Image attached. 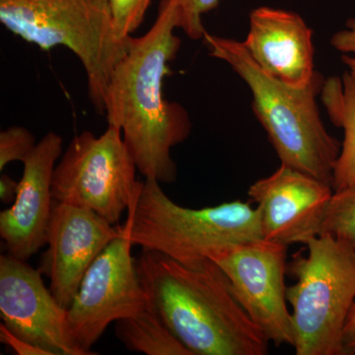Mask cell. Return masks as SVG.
<instances>
[{"instance_id":"1","label":"cell","mask_w":355,"mask_h":355,"mask_svg":"<svg viewBox=\"0 0 355 355\" xmlns=\"http://www.w3.org/2000/svg\"><path fill=\"white\" fill-rule=\"evenodd\" d=\"M176 28V4L162 0L150 30L139 38L130 37L104 100L108 125L121 128L140 174L166 184L177 179L172 148L188 139L191 128L186 110L167 101L163 93L168 64L181 44Z\"/></svg>"},{"instance_id":"2","label":"cell","mask_w":355,"mask_h":355,"mask_svg":"<svg viewBox=\"0 0 355 355\" xmlns=\"http://www.w3.org/2000/svg\"><path fill=\"white\" fill-rule=\"evenodd\" d=\"M135 261L149 304L193 355L268 354L270 340L216 263L189 268L151 250Z\"/></svg>"},{"instance_id":"3","label":"cell","mask_w":355,"mask_h":355,"mask_svg":"<svg viewBox=\"0 0 355 355\" xmlns=\"http://www.w3.org/2000/svg\"><path fill=\"white\" fill-rule=\"evenodd\" d=\"M202 39L209 55L230 65L251 90L254 114L282 164L333 187L334 168L342 144L326 130L318 110L323 76L317 72L308 85L293 87L261 70L242 42L207 32Z\"/></svg>"},{"instance_id":"4","label":"cell","mask_w":355,"mask_h":355,"mask_svg":"<svg viewBox=\"0 0 355 355\" xmlns=\"http://www.w3.org/2000/svg\"><path fill=\"white\" fill-rule=\"evenodd\" d=\"M0 22L43 51H71L85 69L93 106L105 113L107 86L130 38L116 35L110 0H0Z\"/></svg>"},{"instance_id":"5","label":"cell","mask_w":355,"mask_h":355,"mask_svg":"<svg viewBox=\"0 0 355 355\" xmlns=\"http://www.w3.org/2000/svg\"><path fill=\"white\" fill-rule=\"evenodd\" d=\"M157 180L146 179L128 209L125 225L133 246L151 250L198 268L207 252L225 245L263 239L258 207L241 200L193 209L168 198Z\"/></svg>"},{"instance_id":"6","label":"cell","mask_w":355,"mask_h":355,"mask_svg":"<svg viewBox=\"0 0 355 355\" xmlns=\"http://www.w3.org/2000/svg\"><path fill=\"white\" fill-rule=\"evenodd\" d=\"M294 256L287 287L297 355H343V333L355 302V248L330 234L312 238Z\"/></svg>"},{"instance_id":"7","label":"cell","mask_w":355,"mask_h":355,"mask_svg":"<svg viewBox=\"0 0 355 355\" xmlns=\"http://www.w3.org/2000/svg\"><path fill=\"white\" fill-rule=\"evenodd\" d=\"M137 171L120 128L108 125L100 137L83 132L57 163L51 193L57 202L92 210L118 225L141 188Z\"/></svg>"},{"instance_id":"8","label":"cell","mask_w":355,"mask_h":355,"mask_svg":"<svg viewBox=\"0 0 355 355\" xmlns=\"http://www.w3.org/2000/svg\"><path fill=\"white\" fill-rule=\"evenodd\" d=\"M287 247L266 239L250 240L205 254L226 275L243 309L277 347H293L294 343L287 308Z\"/></svg>"},{"instance_id":"9","label":"cell","mask_w":355,"mask_h":355,"mask_svg":"<svg viewBox=\"0 0 355 355\" xmlns=\"http://www.w3.org/2000/svg\"><path fill=\"white\" fill-rule=\"evenodd\" d=\"M128 226L96 258L67 308L70 330L89 354L107 328L135 316L148 305V298L132 258Z\"/></svg>"},{"instance_id":"10","label":"cell","mask_w":355,"mask_h":355,"mask_svg":"<svg viewBox=\"0 0 355 355\" xmlns=\"http://www.w3.org/2000/svg\"><path fill=\"white\" fill-rule=\"evenodd\" d=\"M0 316L14 335L53 355H90L72 335L67 308L44 286L41 272L9 254L0 257Z\"/></svg>"},{"instance_id":"11","label":"cell","mask_w":355,"mask_h":355,"mask_svg":"<svg viewBox=\"0 0 355 355\" xmlns=\"http://www.w3.org/2000/svg\"><path fill=\"white\" fill-rule=\"evenodd\" d=\"M120 233L121 225L92 210L53 200L48 248L39 270L50 279L51 293L64 307H69L88 268Z\"/></svg>"},{"instance_id":"12","label":"cell","mask_w":355,"mask_h":355,"mask_svg":"<svg viewBox=\"0 0 355 355\" xmlns=\"http://www.w3.org/2000/svg\"><path fill=\"white\" fill-rule=\"evenodd\" d=\"M333 193L331 184L284 164L248 191L260 210L263 239L286 246L321 234Z\"/></svg>"},{"instance_id":"13","label":"cell","mask_w":355,"mask_h":355,"mask_svg":"<svg viewBox=\"0 0 355 355\" xmlns=\"http://www.w3.org/2000/svg\"><path fill=\"white\" fill-rule=\"evenodd\" d=\"M62 155V137L46 133L23 162L24 172L12 207L0 212V237L8 254L19 260H29L46 244L53 172Z\"/></svg>"},{"instance_id":"14","label":"cell","mask_w":355,"mask_h":355,"mask_svg":"<svg viewBox=\"0 0 355 355\" xmlns=\"http://www.w3.org/2000/svg\"><path fill=\"white\" fill-rule=\"evenodd\" d=\"M312 37V30L298 14L265 6L252 11L242 44L268 76L293 87H304L318 72Z\"/></svg>"},{"instance_id":"15","label":"cell","mask_w":355,"mask_h":355,"mask_svg":"<svg viewBox=\"0 0 355 355\" xmlns=\"http://www.w3.org/2000/svg\"><path fill=\"white\" fill-rule=\"evenodd\" d=\"M322 102L331 123L343 130V141L333 175L334 191L355 184V79L349 71L324 80Z\"/></svg>"},{"instance_id":"16","label":"cell","mask_w":355,"mask_h":355,"mask_svg":"<svg viewBox=\"0 0 355 355\" xmlns=\"http://www.w3.org/2000/svg\"><path fill=\"white\" fill-rule=\"evenodd\" d=\"M116 323V335L128 350L147 355H193L149 302L139 314Z\"/></svg>"},{"instance_id":"17","label":"cell","mask_w":355,"mask_h":355,"mask_svg":"<svg viewBox=\"0 0 355 355\" xmlns=\"http://www.w3.org/2000/svg\"><path fill=\"white\" fill-rule=\"evenodd\" d=\"M321 234H330L355 248V184L334 191L324 212Z\"/></svg>"},{"instance_id":"18","label":"cell","mask_w":355,"mask_h":355,"mask_svg":"<svg viewBox=\"0 0 355 355\" xmlns=\"http://www.w3.org/2000/svg\"><path fill=\"white\" fill-rule=\"evenodd\" d=\"M36 140L30 130L22 127H11L0 132V170L10 163L25 159L36 147Z\"/></svg>"},{"instance_id":"19","label":"cell","mask_w":355,"mask_h":355,"mask_svg":"<svg viewBox=\"0 0 355 355\" xmlns=\"http://www.w3.org/2000/svg\"><path fill=\"white\" fill-rule=\"evenodd\" d=\"M176 4L178 28L191 39L203 38L205 34L202 24L203 14L209 12L218 6L221 0H173Z\"/></svg>"},{"instance_id":"20","label":"cell","mask_w":355,"mask_h":355,"mask_svg":"<svg viewBox=\"0 0 355 355\" xmlns=\"http://www.w3.org/2000/svg\"><path fill=\"white\" fill-rule=\"evenodd\" d=\"M151 0H110L119 38L128 39L141 25Z\"/></svg>"},{"instance_id":"21","label":"cell","mask_w":355,"mask_h":355,"mask_svg":"<svg viewBox=\"0 0 355 355\" xmlns=\"http://www.w3.org/2000/svg\"><path fill=\"white\" fill-rule=\"evenodd\" d=\"M331 46L343 53L342 60L347 71L355 79V19H349L347 28L336 32L331 40Z\"/></svg>"},{"instance_id":"22","label":"cell","mask_w":355,"mask_h":355,"mask_svg":"<svg viewBox=\"0 0 355 355\" xmlns=\"http://www.w3.org/2000/svg\"><path fill=\"white\" fill-rule=\"evenodd\" d=\"M0 342L18 355H53L50 350L18 338L11 333L3 323L0 324Z\"/></svg>"},{"instance_id":"23","label":"cell","mask_w":355,"mask_h":355,"mask_svg":"<svg viewBox=\"0 0 355 355\" xmlns=\"http://www.w3.org/2000/svg\"><path fill=\"white\" fill-rule=\"evenodd\" d=\"M345 354H355V302L350 310L343 333Z\"/></svg>"},{"instance_id":"24","label":"cell","mask_w":355,"mask_h":355,"mask_svg":"<svg viewBox=\"0 0 355 355\" xmlns=\"http://www.w3.org/2000/svg\"><path fill=\"white\" fill-rule=\"evenodd\" d=\"M18 183L6 174L0 177V200L3 203L14 202L17 195Z\"/></svg>"}]
</instances>
